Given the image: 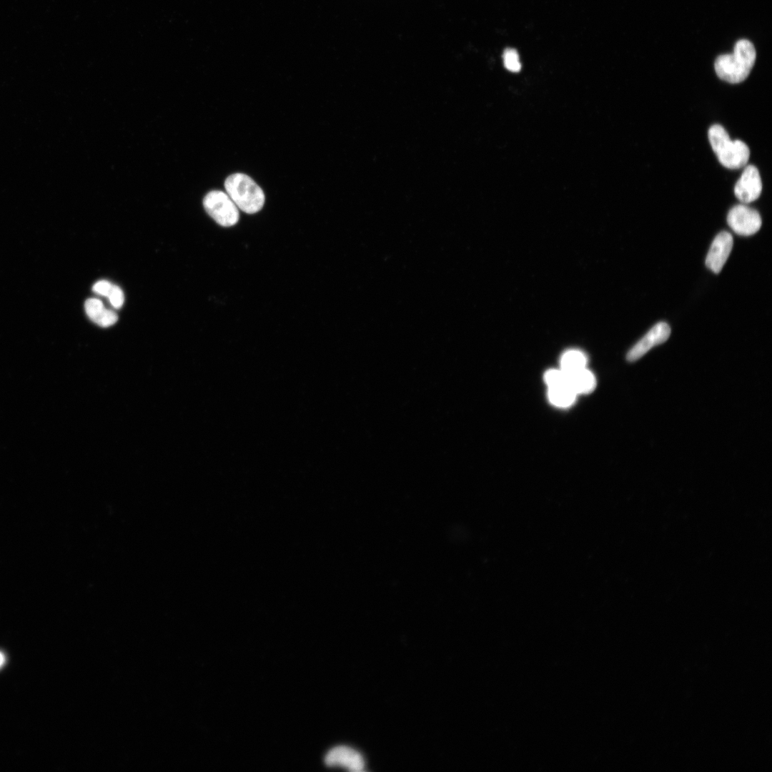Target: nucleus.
I'll return each instance as SVG.
<instances>
[{
    "mask_svg": "<svg viewBox=\"0 0 772 772\" xmlns=\"http://www.w3.org/2000/svg\"><path fill=\"white\" fill-rule=\"evenodd\" d=\"M753 44L746 39L738 41L733 53L718 56L714 66L718 76L728 83L738 84L750 74L756 61Z\"/></svg>",
    "mask_w": 772,
    "mask_h": 772,
    "instance_id": "1",
    "label": "nucleus"
},
{
    "mask_svg": "<svg viewBox=\"0 0 772 772\" xmlns=\"http://www.w3.org/2000/svg\"><path fill=\"white\" fill-rule=\"evenodd\" d=\"M708 139L718 161L725 167L737 169L747 164L750 157L748 147L741 140H731L721 125L714 124L710 127Z\"/></svg>",
    "mask_w": 772,
    "mask_h": 772,
    "instance_id": "2",
    "label": "nucleus"
},
{
    "mask_svg": "<svg viewBox=\"0 0 772 772\" xmlns=\"http://www.w3.org/2000/svg\"><path fill=\"white\" fill-rule=\"evenodd\" d=\"M227 194L238 209L247 214L259 212L264 204V194L261 187L249 176L235 173L224 182Z\"/></svg>",
    "mask_w": 772,
    "mask_h": 772,
    "instance_id": "3",
    "label": "nucleus"
},
{
    "mask_svg": "<svg viewBox=\"0 0 772 772\" xmlns=\"http://www.w3.org/2000/svg\"><path fill=\"white\" fill-rule=\"evenodd\" d=\"M203 205L208 214L221 226L232 227L239 221V209L225 192H209L203 199Z\"/></svg>",
    "mask_w": 772,
    "mask_h": 772,
    "instance_id": "4",
    "label": "nucleus"
},
{
    "mask_svg": "<svg viewBox=\"0 0 772 772\" xmlns=\"http://www.w3.org/2000/svg\"><path fill=\"white\" fill-rule=\"evenodd\" d=\"M727 222L735 233L743 236L754 234L762 224L759 213L743 204L736 205L729 210Z\"/></svg>",
    "mask_w": 772,
    "mask_h": 772,
    "instance_id": "5",
    "label": "nucleus"
},
{
    "mask_svg": "<svg viewBox=\"0 0 772 772\" xmlns=\"http://www.w3.org/2000/svg\"><path fill=\"white\" fill-rule=\"evenodd\" d=\"M670 335V328L666 322H660L655 324L628 351L626 355L627 360L629 362L638 360L652 347L665 342Z\"/></svg>",
    "mask_w": 772,
    "mask_h": 772,
    "instance_id": "6",
    "label": "nucleus"
},
{
    "mask_svg": "<svg viewBox=\"0 0 772 772\" xmlns=\"http://www.w3.org/2000/svg\"><path fill=\"white\" fill-rule=\"evenodd\" d=\"M761 191L762 182L758 169L753 165H748L735 185L736 197L742 203L748 204L756 200Z\"/></svg>",
    "mask_w": 772,
    "mask_h": 772,
    "instance_id": "7",
    "label": "nucleus"
},
{
    "mask_svg": "<svg viewBox=\"0 0 772 772\" xmlns=\"http://www.w3.org/2000/svg\"><path fill=\"white\" fill-rule=\"evenodd\" d=\"M733 237L726 231L718 233L711 245L706 258V265L714 273H719L733 248Z\"/></svg>",
    "mask_w": 772,
    "mask_h": 772,
    "instance_id": "8",
    "label": "nucleus"
},
{
    "mask_svg": "<svg viewBox=\"0 0 772 772\" xmlns=\"http://www.w3.org/2000/svg\"><path fill=\"white\" fill-rule=\"evenodd\" d=\"M325 763L329 766H341L352 771H362L365 762L362 756L347 746H337L326 756Z\"/></svg>",
    "mask_w": 772,
    "mask_h": 772,
    "instance_id": "9",
    "label": "nucleus"
},
{
    "mask_svg": "<svg viewBox=\"0 0 772 772\" xmlns=\"http://www.w3.org/2000/svg\"><path fill=\"white\" fill-rule=\"evenodd\" d=\"M84 307L89 318L101 327H109L115 324L118 320L116 312L105 308L102 302L99 299H88L85 302Z\"/></svg>",
    "mask_w": 772,
    "mask_h": 772,
    "instance_id": "10",
    "label": "nucleus"
},
{
    "mask_svg": "<svg viewBox=\"0 0 772 772\" xmlns=\"http://www.w3.org/2000/svg\"><path fill=\"white\" fill-rule=\"evenodd\" d=\"M568 385L577 395L589 393L595 387V377L586 368L568 374Z\"/></svg>",
    "mask_w": 772,
    "mask_h": 772,
    "instance_id": "11",
    "label": "nucleus"
},
{
    "mask_svg": "<svg viewBox=\"0 0 772 772\" xmlns=\"http://www.w3.org/2000/svg\"><path fill=\"white\" fill-rule=\"evenodd\" d=\"M587 357L585 355L578 350H569L565 351L560 360V370L567 374L586 368Z\"/></svg>",
    "mask_w": 772,
    "mask_h": 772,
    "instance_id": "12",
    "label": "nucleus"
},
{
    "mask_svg": "<svg viewBox=\"0 0 772 772\" xmlns=\"http://www.w3.org/2000/svg\"><path fill=\"white\" fill-rule=\"evenodd\" d=\"M577 394L568 385L548 387L549 401L555 406L567 407L575 400Z\"/></svg>",
    "mask_w": 772,
    "mask_h": 772,
    "instance_id": "13",
    "label": "nucleus"
},
{
    "mask_svg": "<svg viewBox=\"0 0 772 772\" xmlns=\"http://www.w3.org/2000/svg\"><path fill=\"white\" fill-rule=\"evenodd\" d=\"M544 380L548 387L568 385V374L560 369L548 370L544 375Z\"/></svg>",
    "mask_w": 772,
    "mask_h": 772,
    "instance_id": "14",
    "label": "nucleus"
},
{
    "mask_svg": "<svg viewBox=\"0 0 772 772\" xmlns=\"http://www.w3.org/2000/svg\"><path fill=\"white\" fill-rule=\"evenodd\" d=\"M503 62L507 69L513 72L520 70L521 64L518 52L513 49H507L503 53Z\"/></svg>",
    "mask_w": 772,
    "mask_h": 772,
    "instance_id": "15",
    "label": "nucleus"
},
{
    "mask_svg": "<svg viewBox=\"0 0 772 772\" xmlns=\"http://www.w3.org/2000/svg\"><path fill=\"white\" fill-rule=\"evenodd\" d=\"M107 298L112 307L117 309L120 308L124 302V295L122 290L120 287L114 284Z\"/></svg>",
    "mask_w": 772,
    "mask_h": 772,
    "instance_id": "16",
    "label": "nucleus"
},
{
    "mask_svg": "<svg viewBox=\"0 0 772 772\" xmlns=\"http://www.w3.org/2000/svg\"><path fill=\"white\" fill-rule=\"evenodd\" d=\"M112 286L113 284L107 280H99L93 285L92 290L96 294L107 297Z\"/></svg>",
    "mask_w": 772,
    "mask_h": 772,
    "instance_id": "17",
    "label": "nucleus"
},
{
    "mask_svg": "<svg viewBox=\"0 0 772 772\" xmlns=\"http://www.w3.org/2000/svg\"><path fill=\"white\" fill-rule=\"evenodd\" d=\"M4 663H5V655H4V653L0 652V668L3 666Z\"/></svg>",
    "mask_w": 772,
    "mask_h": 772,
    "instance_id": "18",
    "label": "nucleus"
}]
</instances>
